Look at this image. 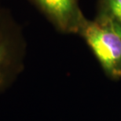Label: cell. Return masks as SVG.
I'll return each mask as SVG.
<instances>
[{
  "instance_id": "7a4b0ae2",
  "label": "cell",
  "mask_w": 121,
  "mask_h": 121,
  "mask_svg": "<svg viewBox=\"0 0 121 121\" xmlns=\"http://www.w3.org/2000/svg\"><path fill=\"white\" fill-rule=\"evenodd\" d=\"M26 43L22 29L8 9L0 7V94L24 69Z\"/></svg>"
},
{
  "instance_id": "3957f363",
  "label": "cell",
  "mask_w": 121,
  "mask_h": 121,
  "mask_svg": "<svg viewBox=\"0 0 121 121\" xmlns=\"http://www.w3.org/2000/svg\"><path fill=\"white\" fill-rule=\"evenodd\" d=\"M62 34L78 35L86 20L79 0H28Z\"/></svg>"
},
{
  "instance_id": "6da1fadb",
  "label": "cell",
  "mask_w": 121,
  "mask_h": 121,
  "mask_svg": "<svg viewBox=\"0 0 121 121\" xmlns=\"http://www.w3.org/2000/svg\"><path fill=\"white\" fill-rule=\"evenodd\" d=\"M78 35L83 39L109 78H121V26L108 19L86 18Z\"/></svg>"
},
{
  "instance_id": "277c9868",
  "label": "cell",
  "mask_w": 121,
  "mask_h": 121,
  "mask_svg": "<svg viewBox=\"0 0 121 121\" xmlns=\"http://www.w3.org/2000/svg\"><path fill=\"white\" fill-rule=\"evenodd\" d=\"M95 16L108 19L121 26V0H98Z\"/></svg>"
}]
</instances>
